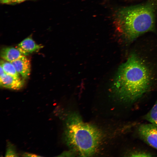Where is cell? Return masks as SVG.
Segmentation results:
<instances>
[{
	"mask_svg": "<svg viewBox=\"0 0 157 157\" xmlns=\"http://www.w3.org/2000/svg\"><path fill=\"white\" fill-rule=\"evenodd\" d=\"M144 59L137 53H132L119 67L110 88L114 96L121 101L135 102L151 88L154 73Z\"/></svg>",
	"mask_w": 157,
	"mask_h": 157,
	"instance_id": "obj_1",
	"label": "cell"
},
{
	"mask_svg": "<svg viewBox=\"0 0 157 157\" xmlns=\"http://www.w3.org/2000/svg\"><path fill=\"white\" fill-rule=\"evenodd\" d=\"M157 0L116 10L113 14L116 31L126 43H131L142 35L156 30Z\"/></svg>",
	"mask_w": 157,
	"mask_h": 157,
	"instance_id": "obj_2",
	"label": "cell"
},
{
	"mask_svg": "<svg viewBox=\"0 0 157 157\" xmlns=\"http://www.w3.org/2000/svg\"><path fill=\"white\" fill-rule=\"evenodd\" d=\"M64 132L67 145L82 156H90L94 154L102 138V134L99 129L84 122L75 113L67 115Z\"/></svg>",
	"mask_w": 157,
	"mask_h": 157,
	"instance_id": "obj_3",
	"label": "cell"
},
{
	"mask_svg": "<svg viewBox=\"0 0 157 157\" xmlns=\"http://www.w3.org/2000/svg\"><path fill=\"white\" fill-rule=\"evenodd\" d=\"M138 132L144 141L157 149V127L151 123L142 124L139 126Z\"/></svg>",
	"mask_w": 157,
	"mask_h": 157,
	"instance_id": "obj_4",
	"label": "cell"
},
{
	"mask_svg": "<svg viewBox=\"0 0 157 157\" xmlns=\"http://www.w3.org/2000/svg\"><path fill=\"white\" fill-rule=\"evenodd\" d=\"M11 63L23 79L28 78L30 74L31 64L29 60L26 56L23 55L18 59Z\"/></svg>",
	"mask_w": 157,
	"mask_h": 157,
	"instance_id": "obj_5",
	"label": "cell"
},
{
	"mask_svg": "<svg viewBox=\"0 0 157 157\" xmlns=\"http://www.w3.org/2000/svg\"><path fill=\"white\" fill-rule=\"evenodd\" d=\"M0 85L2 87L12 90H18L23 87L24 79L17 78L5 73L0 76Z\"/></svg>",
	"mask_w": 157,
	"mask_h": 157,
	"instance_id": "obj_6",
	"label": "cell"
},
{
	"mask_svg": "<svg viewBox=\"0 0 157 157\" xmlns=\"http://www.w3.org/2000/svg\"><path fill=\"white\" fill-rule=\"evenodd\" d=\"M42 47V45L37 44L29 37L19 43L17 48L23 54L26 55L39 50Z\"/></svg>",
	"mask_w": 157,
	"mask_h": 157,
	"instance_id": "obj_7",
	"label": "cell"
},
{
	"mask_svg": "<svg viewBox=\"0 0 157 157\" xmlns=\"http://www.w3.org/2000/svg\"><path fill=\"white\" fill-rule=\"evenodd\" d=\"M23 55L17 48L12 47L3 48L1 51V58L10 62L17 59Z\"/></svg>",
	"mask_w": 157,
	"mask_h": 157,
	"instance_id": "obj_8",
	"label": "cell"
},
{
	"mask_svg": "<svg viewBox=\"0 0 157 157\" xmlns=\"http://www.w3.org/2000/svg\"><path fill=\"white\" fill-rule=\"evenodd\" d=\"M0 65L6 74L17 78H21L20 75L17 72L14 66L11 62L1 60Z\"/></svg>",
	"mask_w": 157,
	"mask_h": 157,
	"instance_id": "obj_9",
	"label": "cell"
},
{
	"mask_svg": "<svg viewBox=\"0 0 157 157\" xmlns=\"http://www.w3.org/2000/svg\"><path fill=\"white\" fill-rule=\"evenodd\" d=\"M144 117L145 119L157 127V100Z\"/></svg>",
	"mask_w": 157,
	"mask_h": 157,
	"instance_id": "obj_10",
	"label": "cell"
},
{
	"mask_svg": "<svg viewBox=\"0 0 157 157\" xmlns=\"http://www.w3.org/2000/svg\"><path fill=\"white\" fill-rule=\"evenodd\" d=\"M6 157H18L16 148L14 145L10 142L8 141L5 153Z\"/></svg>",
	"mask_w": 157,
	"mask_h": 157,
	"instance_id": "obj_11",
	"label": "cell"
},
{
	"mask_svg": "<svg viewBox=\"0 0 157 157\" xmlns=\"http://www.w3.org/2000/svg\"><path fill=\"white\" fill-rule=\"evenodd\" d=\"M132 156H138V157H146L150 156L151 154L148 153L143 151H137L134 152L131 154Z\"/></svg>",
	"mask_w": 157,
	"mask_h": 157,
	"instance_id": "obj_12",
	"label": "cell"
},
{
	"mask_svg": "<svg viewBox=\"0 0 157 157\" xmlns=\"http://www.w3.org/2000/svg\"><path fill=\"white\" fill-rule=\"evenodd\" d=\"M22 155V156L24 157L40 156H38L36 154L28 152H24V153H23Z\"/></svg>",
	"mask_w": 157,
	"mask_h": 157,
	"instance_id": "obj_13",
	"label": "cell"
},
{
	"mask_svg": "<svg viewBox=\"0 0 157 157\" xmlns=\"http://www.w3.org/2000/svg\"><path fill=\"white\" fill-rule=\"evenodd\" d=\"M12 0H0L1 3L3 4L11 3Z\"/></svg>",
	"mask_w": 157,
	"mask_h": 157,
	"instance_id": "obj_14",
	"label": "cell"
},
{
	"mask_svg": "<svg viewBox=\"0 0 157 157\" xmlns=\"http://www.w3.org/2000/svg\"><path fill=\"white\" fill-rule=\"evenodd\" d=\"M27 0H12L11 3H19Z\"/></svg>",
	"mask_w": 157,
	"mask_h": 157,
	"instance_id": "obj_15",
	"label": "cell"
},
{
	"mask_svg": "<svg viewBox=\"0 0 157 157\" xmlns=\"http://www.w3.org/2000/svg\"></svg>",
	"mask_w": 157,
	"mask_h": 157,
	"instance_id": "obj_16",
	"label": "cell"
}]
</instances>
